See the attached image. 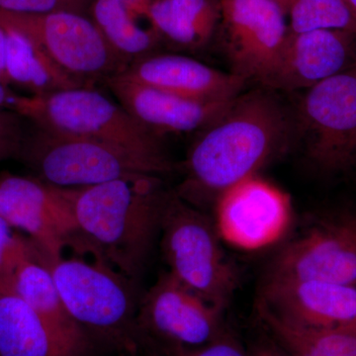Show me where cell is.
I'll return each mask as SVG.
<instances>
[{"instance_id":"6da1fadb","label":"cell","mask_w":356,"mask_h":356,"mask_svg":"<svg viewBox=\"0 0 356 356\" xmlns=\"http://www.w3.org/2000/svg\"><path fill=\"white\" fill-rule=\"evenodd\" d=\"M294 122L269 89L236 96L197 133L186 159L185 179L175 191L201 210L232 185L280 156L294 136Z\"/></svg>"},{"instance_id":"7a4b0ae2","label":"cell","mask_w":356,"mask_h":356,"mask_svg":"<svg viewBox=\"0 0 356 356\" xmlns=\"http://www.w3.org/2000/svg\"><path fill=\"white\" fill-rule=\"evenodd\" d=\"M161 181L142 175L65 188L77 226L74 252L91 254L137 283L161 231L168 194Z\"/></svg>"},{"instance_id":"3957f363","label":"cell","mask_w":356,"mask_h":356,"mask_svg":"<svg viewBox=\"0 0 356 356\" xmlns=\"http://www.w3.org/2000/svg\"><path fill=\"white\" fill-rule=\"evenodd\" d=\"M39 257L53 276L70 315L89 337L121 355L140 356L137 283L114 268L81 257Z\"/></svg>"},{"instance_id":"277c9868","label":"cell","mask_w":356,"mask_h":356,"mask_svg":"<svg viewBox=\"0 0 356 356\" xmlns=\"http://www.w3.org/2000/svg\"><path fill=\"white\" fill-rule=\"evenodd\" d=\"M13 111L44 130L99 140L142 158L175 168L161 138L152 133L95 88H77L44 95H19Z\"/></svg>"},{"instance_id":"5b68a950","label":"cell","mask_w":356,"mask_h":356,"mask_svg":"<svg viewBox=\"0 0 356 356\" xmlns=\"http://www.w3.org/2000/svg\"><path fill=\"white\" fill-rule=\"evenodd\" d=\"M159 236L168 273L225 312L238 289L240 275L222 250L214 220L177 192L168 191Z\"/></svg>"},{"instance_id":"8992f818","label":"cell","mask_w":356,"mask_h":356,"mask_svg":"<svg viewBox=\"0 0 356 356\" xmlns=\"http://www.w3.org/2000/svg\"><path fill=\"white\" fill-rule=\"evenodd\" d=\"M19 161L34 177L60 188L92 186L142 175L161 177L173 170L99 140L34 125L28 129Z\"/></svg>"},{"instance_id":"52a82bcc","label":"cell","mask_w":356,"mask_h":356,"mask_svg":"<svg viewBox=\"0 0 356 356\" xmlns=\"http://www.w3.org/2000/svg\"><path fill=\"white\" fill-rule=\"evenodd\" d=\"M293 122L312 165L327 175L356 170V64L307 89Z\"/></svg>"},{"instance_id":"ba28073f","label":"cell","mask_w":356,"mask_h":356,"mask_svg":"<svg viewBox=\"0 0 356 356\" xmlns=\"http://www.w3.org/2000/svg\"><path fill=\"white\" fill-rule=\"evenodd\" d=\"M0 22L23 33L65 72L89 88L104 83L127 67L88 14L58 11L30 15L0 10Z\"/></svg>"},{"instance_id":"9c48e42d","label":"cell","mask_w":356,"mask_h":356,"mask_svg":"<svg viewBox=\"0 0 356 356\" xmlns=\"http://www.w3.org/2000/svg\"><path fill=\"white\" fill-rule=\"evenodd\" d=\"M222 314L166 271L140 298L137 327L140 356L211 343L225 330Z\"/></svg>"},{"instance_id":"30bf717a","label":"cell","mask_w":356,"mask_h":356,"mask_svg":"<svg viewBox=\"0 0 356 356\" xmlns=\"http://www.w3.org/2000/svg\"><path fill=\"white\" fill-rule=\"evenodd\" d=\"M217 33L229 72L264 88L280 64L289 28L278 0H221Z\"/></svg>"},{"instance_id":"8fae6325","label":"cell","mask_w":356,"mask_h":356,"mask_svg":"<svg viewBox=\"0 0 356 356\" xmlns=\"http://www.w3.org/2000/svg\"><path fill=\"white\" fill-rule=\"evenodd\" d=\"M0 217L24 231L44 259H60L65 248L76 250V218L65 188L34 177L1 173Z\"/></svg>"},{"instance_id":"7c38bea8","label":"cell","mask_w":356,"mask_h":356,"mask_svg":"<svg viewBox=\"0 0 356 356\" xmlns=\"http://www.w3.org/2000/svg\"><path fill=\"white\" fill-rule=\"evenodd\" d=\"M220 238L243 250H262L280 242L292 222L286 192L259 175L232 185L214 203Z\"/></svg>"},{"instance_id":"4fadbf2b","label":"cell","mask_w":356,"mask_h":356,"mask_svg":"<svg viewBox=\"0 0 356 356\" xmlns=\"http://www.w3.org/2000/svg\"><path fill=\"white\" fill-rule=\"evenodd\" d=\"M266 278L356 287V212L324 218L288 243L273 257Z\"/></svg>"},{"instance_id":"5bb4252c","label":"cell","mask_w":356,"mask_h":356,"mask_svg":"<svg viewBox=\"0 0 356 356\" xmlns=\"http://www.w3.org/2000/svg\"><path fill=\"white\" fill-rule=\"evenodd\" d=\"M257 311L311 329L356 325V287L314 280L266 278Z\"/></svg>"},{"instance_id":"9a60e30c","label":"cell","mask_w":356,"mask_h":356,"mask_svg":"<svg viewBox=\"0 0 356 356\" xmlns=\"http://www.w3.org/2000/svg\"><path fill=\"white\" fill-rule=\"evenodd\" d=\"M356 64V32L318 30L290 34L264 88L307 90Z\"/></svg>"},{"instance_id":"2e32d148","label":"cell","mask_w":356,"mask_h":356,"mask_svg":"<svg viewBox=\"0 0 356 356\" xmlns=\"http://www.w3.org/2000/svg\"><path fill=\"white\" fill-rule=\"evenodd\" d=\"M123 108L159 137L165 134L198 133L236 97L200 100L184 97L117 76L105 81Z\"/></svg>"},{"instance_id":"e0dca14e","label":"cell","mask_w":356,"mask_h":356,"mask_svg":"<svg viewBox=\"0 0 356 356\" xmlns=\"http://www.w3.org/2000/svg\"><path fill=\"white\" fill-rule=\"evenodd\" d=\"M119 76L173 95L200 100L229 99L243 92L247 81L196 58L161 51L134 60Z\"/></svg>"},{"instance_id":"ac0fdd59","label":"cell","mask_w":356,"mask_h":356,"mask_svg":"<svg viewBox=\"0 0 356 356\" xmlns=\"http://www.w3.org/2000/svg\"><path fill=\"white\" fill-rule=\"evenodd\" d=\"M11 283L67 355H91L95 346L70 315L50 270L40 259L33 242L29 254L16 267Z\"/></svg>"},{"instance_id":"d6986e66","label":"cell","mask_w":356,"mask_h":356,"mask_svg":"<svg viewBox=\"0 0 356 356\" xmlns=\"http://www.w3.org/2000/svg\"><path fill=\"white\" fill-rule=\"evenodd\" d=\"M149 0H92L88 15L126 65L163 51L149 13Z\"/></svg>"},{"instance_id":"ffe728a7","label":"cell","mask_w":356,"mask_h":356,"mask_svg":"<svg viewBox=\"0 0 356 356\" xmlns=\"http://www.w3.org/2000/svg\"><path fill=\"white\" fill-rule=\"evenodd\" d=\"M149 13L163 49L195 53L217 34L221 0H149Z\"/></svg>"},{"instance_id":"44dd1931","label":"cell","mask_w":356,"mask_h":356,"mask_svg":"<svg viewBox=\"0 0 356 356\" xmlns=\"http://www.w3.org/2000/svg\"><path fill=\"white\" fill-rule=\"evenodd\" d=\"M0 24L6 33V74L9 88L16 86L29 95L89 88L65 72L23 33L4 23Z\"/></svg>"},{"instance_id":"7402d4cb","label":"cell","mask_w":356,"mask_h":356,"mask_svg":"<svg viewBox=\"0 0 356 356\" xmlns=\"http://www.w3.org/2000/svg\"><path fill=\"white\" fill-rule=\"evenodd\" d=\"M0 356H69L11 281L0 283Z\"/></svg>"},{"instance_id":"603a6c76","label":"cell","mask_w":356,"mask_h":356,"mask_svg":"<svg viewBox=\"0 0 356 356\" xmlns=\"http://www.w3.org/2000/svg\"><path fill=\"white\" fill-rule=\"evenodd\" d=\"M257 312L264 331L288 356H356V325L311 329Z\"/></svg>"},{"instance_id":"cb8c5ba5","label":"cell","mask_w":356,"mask_h":356,"mask_svg":"<svg viewBox=\"0 0 356 356\" xmlns=\"http://www.w3.org/2000/svg\"><path fill=\"white\" fill-rule=\"evenodd\" d=\"M290 34L318 30L356 32V20L344 0H285Z\"/></svg>"},{"instance_id":"d4e9b609","label":"cell","mask_w":356,"mask_h":356,"mask_svg":"<svg viewBox=\"0 0 356 356\" xmlns=\"http://www.w3.org/2000/svg\"><path fill=\"white\" fill-rule=\"evenodd\" d=\"M13 229L0 217V283L13 280L18 264L32 248V241L14 233Z\"/></svg>"},{"instance_id":"484cf974","label":"cell","mask_w":356,"mask_h":356,"mask_svg":"<svg viewBox=\"0 0 356 356\" xmlns=\"http://www.w3.org/2000/svg\"><path fill=\"white\" fill-rule=\"evenodd\" d=\"M28 120L13 110H0V163L9 159H19Z\"/></svg>"},{"instance_id":"4316f807","label":"cell","mask_w":356,"mask_h":356,"mask_svg":"<svg viewBox=\"0 0 356 356\" xmlns=\"http://www.w3.org/2000/svg\"><path fill=\"white\" fill-rule=\"evenodd\" d=\"M92 0H0V10L15 14H47L72 11L88 14Z\"/></svg>"},{"instance_id":"83f0119b","label":"cell","mask_w":356,"mask_h":356,"mask_svg":"<svg viewBox=\"0 0 356 356\" xmlns=\"http://www.w3.org/2000/svg\"><path fill=\"white\" fill-rule=\"evenodd\" d=\"M158 356H250L247 348L234 336L233 332L225 327L211 343L199 348H165L159 351Z\"/></svg>"},{"instance_id":"f1b7e54d","label":"cell","mask_w":356,"mask_h":356,"mask_svg":"<svg viewBox=\"0 0 356 356\" xmlns=\"http://www.w3.org/2000/svg\"><path fill=\"white\" fill-rule=\"evenodd\" d=\"M247 350L250 356H288L267 334L254 339Z\"/></svg>"},{"instance_id":"f546056e","label":"cell","mask_w":356,"mask_h":356,"mask_svg":"<svg viewBox=\"0 0 356 356\" xmlns=\"http://www.w3.org/2000/svg\"><path fill=\"white\" fill-rule=\"evenodd\" d=\"M6 33L3 26L0 24V83H7L6 74Z\"/></svg>"},{"instance_id":"4dcf8cb0","label":"cell","mask_w":356,"mask_h":356,"mask_svg":"<svg viewBox=\"0 0 356 356\" xmlns=\"http://www.w3.org/2000/svg\"><path fill=\"white\" fill-rule=\"evenodd\" d=\"M16 95H17V93L11 90L9 86L0 83V110H13Z\"/></svg>"},{"instance_id":"1f68e13d","label":"cell","mask_w":356,"mask_h":356,"mask_svg":"<svg viewBox=\"0 0 356 356\" xmlns=\"http://www.w3.org/2000/svg\"><path fill=\"white\" fill-rule=\"evenodd\" d=\"M344 1H346V6L350 8L351 14L356 20V0H344Z\"/></svg>"},{"instance_id":"d6a6232c","label":"cell","mask_w":356,"mask_h":356,"mask_svg":"<svg viewBox=\"0 0 356 356\" xmlns=\"http://www.w3.org/2000/svg\"><path fill=\"white\" fill-rule=\"evenodd\" d=\"M278 1H280V3H281V4H282V3H283V2H284V1H285V0H278Z\"/></svg>"},{"instance_id":"836d02e7","label":"cell","mask_w":356,"mask_h":356,"mask_svg":"<svg viewBox=\"0 0 356 356\" xmlns=\"http://www.w3.org/2000/svg\"><path fill=\"white\" fill-rule=\"evenodd\" d=\"M121 356H126V355H121Z\"/></svg>"}]
</instances>
